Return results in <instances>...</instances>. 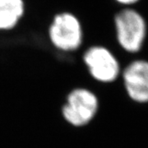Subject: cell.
<instances>
[{
	"label": "cell",
	"instance_id": "1",
	"mask_svg": "<svg viewBox=\"0 0 148 148\" xmlns=\"http://www.w3.org/2000/svg\"><path fill=\"white\" fill-rule=\"evenodd\" d=\"M118 46L129 53L139 52L147 36V23L140 12L131 8L119 9L114 16Z\"/></svg>",
	"mask_w": 148,
	"mask_h": 148
},
{
	"label": "cell",
	"instance_id": "2",
	"mask_svg": "<svg viewBox=\"0 0 148 148\" xmlns=\"http://www.w3.org/2000/svg\"><path fill=\"white\" fill-rule=\"evenodd\" d=\"M51 45L62 52H75L81 49L83 31L80 20L69 12L57 13L48 28Z\"/></svg>",
	"mask_w": 148,
	"mask_h": 148
},
{
	"label": "cell",
	"instance_id": "3",
	"mask_svg": "<svg viewBox=\"0 0 148 148\" xmlns=\"http://www.w3.org/2000/svg\"><path fill=\"white\" fill-rule=\"evenodd\" d=\"M82 62L87 73L97 82L111 83L118 79L121 73L119 59L109 48L92 45L82 53Z\"/></svg>",
	"mask_w": 148,
	"mask_h": 148
},
{
	"label": "cell",
	"instance_id": "4",
	"mask_svg": "<svg viewBox=\"0 0 148 148\" xmlns=\"http://www.w3.org/2000/svg\"><path fill=\"white\" fill-rule=\"evenodd\" d=\"M98 106V100L93 92L77 88L69 93L67 104L63 107V115L70 124L84 126L94 118Z\"/></svg>",
	"mask_w": 148,
	"mask_h": 148
},
{
	"label": "cell",
	"instance_id": "5",
	"mask_svg": "<svg viewBox=\"0 0 148 148\" xmlns=\"http://www.w3.org/2000/svg\"><path fill=\"white\" fill-rule=\"evenodd\" d=\"M127 95L137 103H148V61L133 60L122 72Z\"/></svg>",
	"mask_w": 148,
	"mask_h": 148
},
{
	"label": "cell",
	"instance_id": "6",
	"mask_svg": "<svg viewBox=\"0 0 148 148\" xmlns=\"http://www.w3.org/2000/svg\"><path fill=\"white\" fill-rule=\"evenodd\" d=\"M24 12L23 0H0V31L8 32L14 29Z\"/></svg>",
	"mask_w": 148,
	"mask_h": 148
},
{
	"label": "cell",
	"instance_id": "7",
	"mask_svg": "<svg viewBox=\"0 0 148 148\" xmlns=\"http://www.w3.org/2000/svg\"><path fill=\"white\" fill-rule=\"evenodd\" d=\"M117 4L123 6H130L135 4L139 0H114Z\"/></svg>",
	"mask_w": 148,
	"mask_h": 148
}]
</instances>
